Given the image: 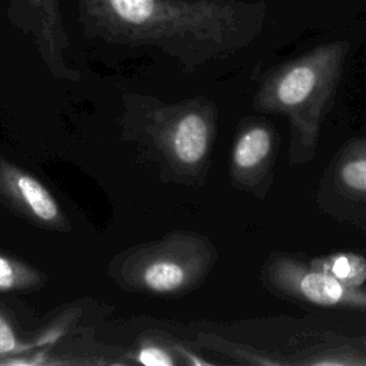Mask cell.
<instances>
[{
	"mask_svg": "<svg viewBox=\"0 0 366 366\" xmlns=\"http://www.w3.org/2000/svg\"><path fill=\"white\" fill-rule=\"evenodd\" d=\"M84 30L106 41L153 46L187 71L226 59L260 31L259 4L239 0H76Z\"/></svg>",
	"mask_w": 366,
	"mask_h": 366,
	"instance_id": "1",
	"label": "cell"
},
{
	"mask_svg": "<svg viewBox=\"0 0 366 366\" xmlns=\"http://www.w3.org/2000/svg\"><path fill=\"white\" fill-rule=\"evenodd\" d=\"M349 41L320 44L274 70L259 87L253 106L259 112L283 114L290 127V163L313 159L322 122L339 86Z\"/></svg>",
	"mask_w": 366,
	"mask_h": 366,
	"instance_id": "2",
	"label": "cell"
},
{
	"mask_svg": "<svg viewBox=\"0 0 366 366\" xmlns=\"http://www.w3.org/2000/svg\"><path fill=\"white\" fill-rule=\"evenodd\" d=\"M136 136L170 179L202 184L212 163L217 112L206 97L136 103Z\"/></svg>",
	"mask_w": 366,
	"mask_h": 366,
	"instance_id": "3",
	"label": "cell"
},
{
	"mask_svg": "<svg viewBox=\"0 0 366 366\" xmlns=\"http://www.w3.org/2000/svg\"><path fill=\"white\" fill-rule=\"evenodd\" d=\"M216 259L217 252L209 237L177 230L124 254L117 277L132 290L174 296L200 286Z\"/></svg>",
	"mask_w": 366,
	"mask_h": 366,
	"instance_id": "4",
	"label": "cell"
},
{
	"mask_svg": "<svg viewBox=\"0 0 366 366\" xmlns=\"http://www.w3.org/2000/svg\"><path fill=\"white\" fill-rule=\"evenodd\" d=\"M263 282L274 293L326 307L366 312V287L349 286L335 276L289 256H274L263 269Z\"/></svg>",
	"mask_w": 366,
	"mask_h": 366,
	"instance_id": "5",
	"label": "cell"
},
{
	"mask_svg": "<svg viewBox=\"0 0 366 366\" xmlns=\"http://www.w3.org/2000/svg\"><path fill=\"white\" fill-rule=\"evenodd\" d=\"M274 154V132L270 124L249 120L240 126L230 154V176L243 190L260 193V186L270 182ZM270 184V183H269Z\"/></svg>",
	"mask_w": 366,
	"mask_h": 366,
	"instance_id": "6",
	"label": "cell"
},
{
	"mask_svg": "<svg viewBox=\"0 0 366 366\" xmlns=\"http://www.w3.org/2000/svg\"><path fill=\"white\" fill-rule=\"evenodd\" d=\"M0 196L26 217L53 229H66L67 220L51 193L31 174L0 157Z\"/></svg>",
	"mask_w": 366,
	"mask_h": 366,
	"instance_id": "7",
	"label": "cell"
},
{
	"mask_svg": "<svg viewBox=\"0 0 366 366\" xmlns=\"http://www.w3.org/2000/svg\"><path fill=\"white\" fill-rule=\"evenodd\" d=\"M29 14L31 36L43 61L54 76L71 77L66 64L69 37L66 33L59 0H21Z\"/></svg>",
	"mask_w": 366,
	"mask_h": 366,
	"instance_id": "8",
	"label": "cell"
},
{
	"mask_svg": "<svg viewBox=\"0 0 366 366\" xmlns=\"http://www.w3.org/2000/svg\"><path fill=\"white\" fill-rule=\"evenodd\" d=\"M336 179L347 193L366 196V137L353 142L343 152L336 169Z\"/></svg>",
	"mask_w": 366,
	"mask_h": 366,
	"instance_id": "9",
	"label": "cell"
},
{
	"mask_svg": "<svg viewBox=\"0 0 366 366\" xmlns=\"http://www.w3.org/2000/svg\"><path fill=\"white\" fill-rule=\"evenodd\" d=\"M310 264L349 286H363L366 280V260L355 253H336Z\"/></svg>",
	"mask_w": 366,
	"mask_h": 366,
	"instance_id": "10",
	"label": "cell"
},
{
	"mask_svg": "<svg viewBox=\"0 0 366 366\" xmlns=\"http://www.w3.org/2000/svg\"><path fill=\"white\" fill-rule=\"evenodd\" d=\"M176 353L183 355L189 363H197L190 359V353L187 350L180 349V346L174 343H167L160 339H147L139 345V347L127 355L133 362L147 365V366H172L180 362L176 357Z\"/></svg>",
	"mask_w": 366,
	"mask_h": 366,
	"instance_id": "11",
	"label": "cell"
},
{
	"mask_svg": "<svg viewBox=\"0 0 366 366\" xmlns=\"http://www.w3.org/2000/svg\"><path fill=\"white\" fill-rule=\"evenodd\" d=\"M40 282L39 273L30 266L0 254V292H14L34 287Z\"/></svg>",
	"mask_w": 366,
	"mask_h": 366,
	"instance_id": "12",
	"label": "cell"
},
{
	"mask_svg": "<svg viewBox=\"0 0 366 366\" xmlns=\"http://www.w3.org/2000/svg\"><path fill=\"white\" fill-rule=\"evenodd\" d=\"M199 342H202L203 346L213 349L216 352L226 353L232 357H234L237 362L243 363H257V365H283V360L279 359H272L266 353H260L259 350H254L249 346H240V350H236L233 343L229 340H224L222 337H217L214 335H203L199 333Z\"/></svg>",
	"mask_w": 366,
	"mask_h": 366,
	"instance_id": "13",
	"label": "cell"
},
{
	"mask_svg": "<svg viewBox=\"0 0 366 366\" xmlns=\"http://www.w3.org/2000/svg\"><path fill=\"white\" fill-rule=\"evenodd\" d=\"M30 345H23L7 317L0 312V356H20Z\"/></svg>",
	"mask_w": 366,
	"mask_h": 366,
	"instance_id": "14",
	"label": "cell"
}]
</instances>
